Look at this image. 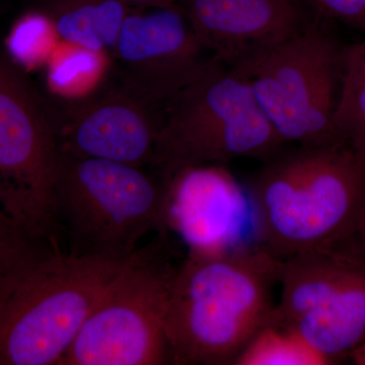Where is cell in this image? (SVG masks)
<instances>
[{
	"mask_svg": "<svg viewBox=\"0 0 365 365\" xmlns=\"http://www.w3.org/2000/svg\"><path fill=\"white\" fill-rule=\"evenodd\" d=\"M245 187L258 246L274 258L340 248L365 215V157L348 143L285 146Z\"/></svg>",
	"mask_w": 365,
	"mask_h": 365,
	"instance_id": "obj_1",
	"label": "cell"
},
{
	"mask_svg": "<svg viewBox=\"0 0 365 365\" xmlns=\"http://www.w3.org/2000/svg\"><path fill=\"white\" fill-rule=\"evenodd\" d=\"M282 261L260 247L187 257L170 281V364L230 365L271 319Z\"/></svg>",
	"mask_w": 365,
	"mask_h": 365,
	"instance_id": "obj_2",
	"label": "cell"
},
{
	"mask_svg": "<svg viewBox=\"0 0 365 365\" xmlns=\"http://www.w3.org/2000/svg\"><path fill=\"white\" fill-rule=\"evenodd\" d=\"M167 185L153 168L58 153L55 212L67 253L126 261L144 235L167 234Z\"/></svg>",
	"mask_w": 365,
	"mask_h": 365,
	"instance_id": "obj_3",
	"label": "cell"
},
{
	"mask_svg": "<svg viewBox=\"0 0 365 365\" xmlns=\"http://www.w3.org/2000/svg\"><path fill=\"white\" fill-rule=\"evenodd\" d=\"M153 169L165 179L186 168L262 163L287 143L262 109L246 76L213 58L163 107Z\"/></svg>",
	"mask_w": 365,
	"mask_h": 365,
	"instance_id": "obj_4",
	"label": "cell"
},
{
	"mask_svg": "<svg viewBox=\"0 0 365 365\" xmlns=\"http://www.w3.org/2000/svg\"><path fill=\"white\" fill-rule=\"evenodd\" d=\"M126 262L45 257L0 302V365H60Z\"/></svg>",
	"mask_w": 365,
	"mask_h": 365,
	"instance_id": "obj_5",
	"label": "cell"
},
{
	"mask_svg": "<svg viewBox=\"0 0 365 365\" xmlns=\"http://www.w3.org/2000/svg\"><path fill=\"white\" fill-rule=\"evenodd\" d=\"M321 20L311 28L232 68L246 76L285 143H346L334 125L343 49Z\"/></svg>",
	"mask_w": 365,
	"mask_h": 365,
	"instance_id": "obj_6",
	"label": "cell"
},
{
	"mask_svg": "<svg viewBox=\"0 0 365 365\" xmlns=\"http://www.w3.org/2000/svg\"><path fill=\"white\" fill-rule=\"evenodd\" d=\"M158 244L138 249L105 288L60 365L170 364L165 321L175 271Z\"/></svg>",
	"mask_w": 365,
	"mask_h": 365,
	"instance_id": "obj_7",
	"label": "cell"
},
{
	"mask_svg": "<svg viewBox=\"0 0 365 365\" xmlns=\"http://www.w3.org/2000/svg\"><path fill=\"white\" fill-rule=\"evenodd\" d=\"M54 122L30 79L0 49V206L30 234L59 244Z\"/></svg>",
	"mask_w": 365,
	"mask_h": 365,
	"instance_id": "obj_8",
	"label": "cell"
},
{
	"mask_svg": "<svg viewBox=\"0 0 365 365\" xmlns=\"http://www.w3.org/2000/svg\"><path fill=\"white\" fill-rule=\"evenodd\" d=\"M276 312L335 362L365 340V257L345 247L295 255L281 264Z\"/></svg>",
	"mask_w": 365,
	"mask_h": 365,
	"instance_id": "obj_9",
	"label": "cell"
},
{
	"mask_svg": "<svg viewBox=\"0 0 365 365\" xmlns=\"http://www.w3.org/2000/svg\"><path fill=\"white\" fill-rule=\"evenodd\" d=\"M125 19L114 55L123 86L163 111L175 96L211 63L180 4L145 7Z\"/></svg>",
	"mask_w": 365,
	"mask_h": 365,
	"instance_id": "obj_10",
	"label": "cell"
},
{
	"mask_svg": "<svg viewBox=\"0 0 365 365\" xmlns=\"http://www.w3.org/2000/svg\"><path fill=\"white\" fill-rule=\"evenodd\" d=\"M165 223L188 248L208 257L258 246L253 206L246 187L227 165L186 168L168 179Z\"/></svg>",
	"mask_w": 365,
	"mask_h": 365,
	"instance_id": "obj_11",
	"label": "cell"
},
{
	"mask_svg": "<svg viewBox=\"0 0 365 365\" xmlns=\"http://www.w3.org/2000/svg\"><path fill=\"white\" fill-rule=\"evenodd\" d=\"M178 4L203 47L230 68L323 20L309 0H179Z\"/></svg>",
	"mask_w": 365,
	"mask_h": 365,
	"instance_id": "obj_12",
	"label": "cell"
},
{
	"mask_svg": "<svg viewBox=\"0 0 365 365\" xmlns=\"http://www.w3.org/2000/svg\"><path fill=\"white\" fill-rule=\"evenodd\" d=\"M162 111L128 91L83 103L54 123L58 153L151 168Z\"/></svg>",
	"mask_w": 365,
	"mask_h": 365,
	"instance_id": "obj_13",
	"label": "cell"
},
{
	"mask_svg": "<svg viewBox=\"0 0 365 365\" xmlns=\"http://www.w3.org/2000/svg\"><path fill=\"white\" fill-rule=\"evenodd\" d=\"M131 7L121 0H48L47 19L62 39L90 51H113Z\"/></svg>",
	"mask_w": 365,
	"mask_h": 365,
	"instance_id": "obj_14",
	"label": "cell"
},
{
	"mask_svg": "<svg viewBox=\"0 0 365 365\" xmlns=\"http://www.w3.org/2000/svg\"><path fill=\"white\" fill-rule=\"evenodd\" d=\"M277 312L240 353L234 365H330Z\"/></svg>",
	"mask_w": 365,
	"mask_h": 365,
	"instance_id": "obj_15",
	"label": "cell"
},
{
	"mask_svg": "<svg viewBox=\"0 0 365 365\" xmlns=\"http://www.w3.org/2000/svg\"><path fill=\"white\" fill-rule=\"evenodd\" d=\"M333 121L341 139L365 157V39L343 49Z\"/></svg>",
	"mask_w": 365,
	"mask_h": 365,
	"instance_id": "obj_16",
	"label": "cell"
},
{
	"mask_svg": "<svg viewBox=\"0 0 365 365\" xmlns=\"http://www.w3.org/2000/svg\"><path fill=\"white\" fill-rule=\"evenodd\" d=\"M57 249L60 246L30 234L0 206V302Z\"/></svg>",
	"mask_w": 365,
	"mask_h": 365,
	"instance_id": "obj_17",
	"label": "cell"
},
{
	"mask_svg": "<svg viewBox=\"0 0 365 365\" xmlns=\"http://www.w3.org/2000/svg\"><path fill=\"white\" fill-rule=\"evenodd\" d=\"M319 18L365 33V0H309Z\"/></svg>",
	"mask_w": 365,
	"mask_h": 365,
	"instance_id": "obj_18",
	"label": "cell"
},
{
	"mask_svg": "<svg viewBox=\"0 0 365 365\" xmlns=\"http://www.w3.org/2000/svg\"><path fill=\"white\" fill-rule=\"evenodd\" d=\"M131 9H145V7H155L170 6L177 4L179 0H121Z\"/></svg>",
	"mask_w": 365,
	"mask_h": 365,
	"instance_id": "obj_19",
	"label": "cell"
},
{
	"mask_svg": "<svg viewBox=\"0 0 365 365\" xmlns=\"http://www.w3.org/2000/svg\"><path fill=\"white\" fill-rule=\"evenodd\" d=\"M353 364L357 365H365V340L361 344L357 346L351 353Z\"/></svg>",
	"mask_w": 365,
	"mask_h": 365,
	"instance_id": "obj_20",
	"label": "cell"
},
{
	"mask_svg": "<svg viewBox=\"0 0 365 365\" xmlns=\"http://www.w3.org/2000/svg\"><path fill=\"white\" fill-rule=\"evenodd\" d=\"M355 240H359L360 249H361L362 254L365 257V215Z\"/></svg>",
	"mask_w": 365,
	"mask_h": 365,
	"instance_id": "obj_21",
	"label": "cell"
}]
</instances>
